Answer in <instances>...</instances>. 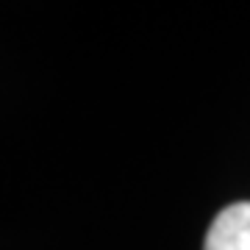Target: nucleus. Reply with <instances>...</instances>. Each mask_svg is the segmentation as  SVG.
I'll use <instances>...</instances> for the list:
<instances>
[{
  "mask_svg": "<svg viewBox=\"0 0 250 250\" xmlns=\"http://www.w3.org/2000/svg\"><path fill=\"white\" fill-rule=\"evenodd\" d=\"M203 250H250V203H233L214 217Z\"/></svg>",
  "mask_w": 250,
  "mask_h": 250,
  "instance_id": "f257e3e1",
  "label": "nucleus"
}]
</instances>
